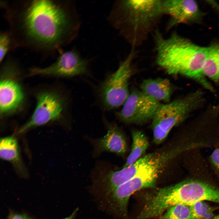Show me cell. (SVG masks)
Returning <instances> with one entry per match:
<instances>
[{"label":"cell","mask_w":219,"mask_h":219,"mask_svg":"<svg viewBox=\"0 0 219 219\" xmlns=\"http://www.w3.org/2000/svg\"><path fill=\"white\" fill-rule=\"evenodd\" d=\"M73 3L56 0L5 1L2 8L15 48L44 54L60 51L78 32Z\"/></svg>","instance_id":"obj_1"},{"label":"cell","mask_w":219,"mask_h":219,"mask_svg":"<svg viewBox=\"0 0 219 219\" xmlns=\"http://www.w3.org/2000/svg\"><path fill=\"white\" fill-rule=\"evenodd\" d=\"M152 35L158 66L169 74L191 78L206 89L214 91L203 72L207 47L197 45L175 32L165 38L157 29Z\"/></svg>","instance_id":"obj_2"},{"label":"cell","mask_w":219,"mask_h":219,"mask_svg":"<svg viewBox=\"0 0 219 219\" xmlns=\"http://www.w3.org/2000/svg\"><path fill=\"white\" fill-rule=\"evenodd\" d=\"M115 4L110 19L133 48L153 35L165 15L162 0H120Z\"/></svg>","instance_id":"obj_3"},{"label":"cell","mask_w":219,"mask_h":219,"mask_svg":"<svg viewBox=\"0 0 219 219\" xmlns=\"http://www.w3.org/2000/svg\"><path fill=\"white\" fill-rule=\"evenodd\" d=\"M203 94L197 91L182 98L161 104L152 119L154 142L162 143L171 129L183 122L199 104Z\"/></svg>","instance_id":"obj_4"},{"label":"cell","mask_w":219,"mask_h":219,"mask_svg":"<svg viewBox=\"0 0 219 219\" xmlns=\"http://www.w3.org/2000/svg\"><path fill=\"white\" fill-rule=\"evenodd\" d=\"M134 55V48H132L117 70L99 85L98 95L105 109L118 107L124 104L129 96V81L132 73L131 63Z\"/></svg>","instance_id":"obj_5"},{"label":"cell","mask_w":219,"mask_h":219,"mask_svg":"<svg viewBox=\"0 0 219 219\" xmlns=\"http://www.w3.org/2000/svg\"><path fill=\"white\" fill-rule=\"evenodd\" d=\"M36 100L33 113L29 120L19 129L18 134L34 127L59 120L63 117L66 102L60 95L52 92H43L37 95Z\"/></svg>","instance_id":"obj_6"},{"label":"cell","mask_w":219,"mask_h":219,"mask_svg":"<svg viewBox=\"0 0 219 219\" xmlns=\"http://www.w3.org/2000/svg\"><path fill=\"white\" fill-rule=\"evenodd\" d=\"M161 104L141 91L134 90L116 115L124 123H141L152 119Z\"/></svg>","instance_id":"obj_7"},{"label":"cell","mask_w":219,"mask_h":219,"mask_svg":"<svg viewBox=\"0 0 219 219\" xmlns=\"http://www.w3.org/2000/svg\"><path fill=\"white\" fill-rule=\"evenodd\" d=\"M56 61L44 68L34 67L30 70L29 75H43L71 77L85 74L88 70V62L75 49L60 51Z\"/></svg>","instance_id":"obj_8"},{"label":"cell","mask_w":219,"mask_h":219,"mask_svg":"<svg viewBox=\"0 0 219 219\" xmlns=\"http://www.w3.org/2000/svg\"><path fill=\"white\" fill-rule=\"evenodd\" d=\"M173 197L176 204L191 206L208 201L219 203V188L205 182L188 179L174 185Z\"/></svg>","instance_id":"obj_9"},{"label":"cell","mask_w":219,"mask_h":219,"mask_svg":"<svg viewBox=\"0 0 219 219\" xmlns=\"http://www.w3.org/2000/svg\"><path fill=\"white\" fill-rule=\"evenodd\" d=\"M165 15L169 17L167 30L180 23L197 22L202 14L197 3L193 0H162Z\"/></svg>","instance_id":"obj_10"},{"label":"cell","mask_w":219,"mask_h":219,"mask_svg":"<svg viewBox=\"0 0 219 219\" xmlns=\"http://www.w3.org/2000/svg\"><path fill=\"white\" fill-rule=\"evenodd\" d=\"M24 93L19 84L9 77L3 78L0 84V111L5 116L17 110L21 105Z\"/></svg>","instance_id":"obj_11"},{"label":"cell","mask_w":219,"mask_h":219,"mask_svg":"<svg viewBox=\"0 0 219 219\" xmlns=\"http://www.w3.org/2000/svg\"><path fill=\"white\" fill-rule=\"evenodd\" d=\"M141 168L139 163L135 162L116 171H110L102 176L96 183L99 193L104 196L118 187L133 178Z\"/></svg>","instance_id":"obj_12"},{"label":"cell","mask_w":219,"mask_h":219,"mask_svg":"<svg viewBox=\"0 0 219 219\" xmlns=\"http://www.w3.org/2000/svg\"><path fill=\"white\" fill-rule=\"evenodd\" d=\"M107 132L103 137L94 142L95 149L97 153L107 151L119 155L125 154L127 150L126 139L116 125L108 123Z\"/></svg>","instance_id":"obj_13"},{"label":"cell","mask_w":219,"mask_h":219,"mask_svg":"<svg viewBox=\"0 0 219 219\" xmlns=\"http://www.w3.org/2000/svg\"><path fill=\"white\" fill-rule=\"evenodd\" d=\"M0 156L2 159L10 163L17 172L23 177L28 176L27 171L22 160L16 139L9 136L1 139Z\"/></svg>","instance_id":"obj_14"},{"label":"cell","mask_w":219,"mask_h":219,"mask_svg":"<svg viewBox=\"0 0 219 219\" xmlns=\"http://www.w3.org/2000/svg\"><path fill=\"white\" fill-rule=\"evenodd\" d=\"M140 88L141 91L145 95L160 102L169 103L172 90L169 80L163 78L144 80Z\"/></svg>","instance_id":"obj_15"},{"label":"cell","mask_w":219,"mask_h":219,"mask_svg":"<svg viewBox=\"0 0 219 219\" xmlns=\"http://www.w3.org/2000/svg\"><path fill=\"white\" fill-rule=\"evenodd\" d=\"M207 47L203 74L206 78L219 82V42L212 44Z\"/></svg>","instance_id":"obj_16"},{"label":"cell","mask_w":219,"mask_h":219,"mask_svg":"<svg viewBox=\"0 0 219 219\" xmlns=\"http://www.w3.org/2000/svg\"><path fill=\"white\" fill-rule=\"evenodd\" d=\"M132 142L131 150L123 167L130 166L140 158L148 149V138L141 131L134 130L132 134Z\"/></svg>","instance_id":"obj_17"},{"label":"cell","mask_w":219,"mask_h":219,"mask_svg":"<svg viewBox=\"0 0 219 219\" xmlns=\"http://www.w3.org/2000/svg\"><path fill=\"white\" fill-rule=\"evenodd\" d=\"M160 217V219H193L190 206L182 204L170 207Z\"/></svg>","instance_id":"obj_18"},{"label":"cell","mask_w":219,"mask_h":219,"mask_svg":"<svg viewBox=\"0 0 219 219\" xmlns=\"http://www.w3.org/2000/svg\"><path fill=\"white\" fill-rule=\"evenodd\" d=\"M193 219H211L215 208L205 201H200L190 206Z\"/></svg>","instance_id":"obj_19"},{"label":"cell","mask_w":219,"mask_h":219,"mask_svg":"<svg viewBox=\"0 0 219 219\" xmlns=\"http://www.w3.org/2000/svg\"><path fill=\"white\" fill-rule=\"evenodd\" d=\"M15 47L12 36L9 31L1 32L0 33V62L1 63L10 50Z\"/></svg>","instance_id":"obj_20"},{"label":"cell","mask_w":219,"mask_h":219,"mask_svg":"<svg viewBox=\"0 0 219 219\" xmlns=\"http://www.w3.org/2000/svg\"><path fill=\"white\" fill-rule=\"evenodd\" d=\"M211 161L219 175V148L215 150L210 157Z\"/></svg>","instance_id":"obj_21"},{"label":"cell","mask_w":219,"mask_h":219,"mask_svg":"<svg viewBox=\"0 0 219 219\" xmlns=\"http://www.w3.org/2000/svg\"><path fill=\"white\" fill-rule=\"evenodd\" d=\"M7 219H33L25 214H19L10 212Z\"/></svg>","instance_id":"obj_22"},{"label":"cell","mask_w":219,"mask_h":219,"mask_svg":"<svg viewBox=\"0 0 219 219\" xmlns=\"http://www.w3.org/2000/svg\"><path fill=\"white\" fill-rule=\"evenodd\" d=\"M78 210V208H76L70 215L62 219H75Z\"/></svg>","instance_id":"obj_23"},{"label":"cell","mask_w":219,"mask_h":219,"mask_svg":"<svg viewBox=\"0 0 219 219\" xmlns=\"http://www.w3.org/2000/svg\"><path fill=\"white\" fill-rule=\"evenodd\" d=\"M211 219H219V214L216 216H215Z\"/></svg>","instance_id":"obj_24"}]
</instances>
